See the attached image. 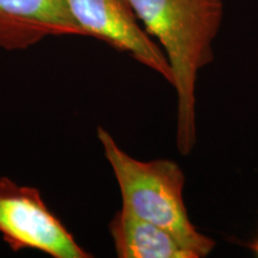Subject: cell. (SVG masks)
<instances>
[{
  "instance_id": "3957f363",
  "label": "cell",
  "mask_w": 258,
  "mask_h": 258,
  "mask_svg": "<svg viewBox=\"0 0 258 258\" xmlns=\"http://www.w3.org/2000/svg\"><path fill=\"white\" fill-rule=\"evenodd\" d=\"M0 234L14 252L36 250L53 258H90L40 190L0 177Z\"/></svg>"
},
{
  "instance_id": "277c9868",
  "label": "cell",
  "mask_w": 258,
  "mask_h": 258,
  "mask_svg": "<svg viewBox=\"0 0 258 258\" xmlns=\"http://www.w3.org/2000/svg\"><path fill=\"white\" fill-rule=\"evenodd\" d=\"M85 36L127 53L172 85V71L160 46L141 27L128 0H64Z\"/></svg>"
},
{
  "instance_id": "52a82bcc",
  "label": "cell",
  "mask_w": 258,
  "mask_h": 258,
  "mask_svg": "<svg viewBox=\"0 0 258 258\" xmlns=\"http://www.w3.org/2000/svg\"><path fill=\"white\" fill-rule=\"evenodd\" d=\"M251 249H252V250H253V252L256 253L257 256H258V238H257L256 240L253 241L252 244H251Z\"/></svg>"
},
{
  "instance_id": "7a4b0ae2",
  "label": "cell",
  "mask_w": 258,
  "mask_h": 258,
  "mask_svg": "<svg viewBox=\"0 0 258 258\" xmlns=\"http://www.w3.org/2000/svg\"><path fill=\"white\" fill-rule=\"evenodd\" d=\"M97 138L118 184L121 208L171 232L198 258L208 256L217 243L190 221L183 196L185 176L178 164L170 159L133 158L102 127L97 129Z\"/></svg>"
},
{
  "instance_id": "5b68a950",
  "label": "cell",
  "mask_w": 258,
  "mask_h": 258,
  "mask_svg": "<svg viewBox=\"0 0 258 258\" xmlns=\"http://www.w3.org/2000/svg\"><path fill=\"white\" fill-rule=\"evenodd\" d=\"M51 36H85L64 0H0V48L25 50Z\"/></svg>"
},
{
  "instance_id": "8992f818",
  "label": "cell",
  "mask_w": 258,
  "mask_h": 258,
  "mask_svg": "<svg viewBox=\"0 0 258 258\" xmlns=\"http://www.w3.org/2000/svg\"><path fill=\"white\" fill-rule=\"evenodd\" d=\"M109 230L120 258H198L171 232L120 209Z\"/></svg>"
},
{
  "instance_id": "6da1fadb",
  "label": "cell",
  "mask_w": 258,
  "mask_h": 258,
  "mask_svg": "<svg viewBox=\"0 0 258 258\" xmlns=\"http://www.w3.org/2000/svg\"><path fill=\"white\" fill-rule=\"evenodd\" d=\"M139 22L159 43L177 93V148L183 156L196 143V83L213 61L224 0H128Z\"/></svg>"
}]
</instances>
